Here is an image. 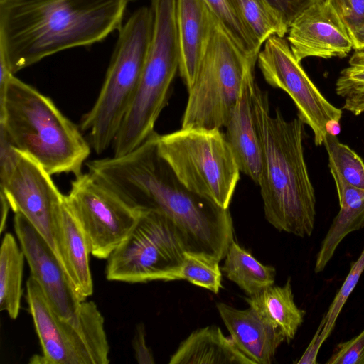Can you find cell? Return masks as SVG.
Returning a JSON list of instances; mask_svg holds the SVG:
<instances>
[{
  "label": "cell",
  "mask_w": 364,
  "mask_h": 364,
  "mask_svg": "<svg viewBox=\"0 0 364 364\" xmlns=\"http://www.w3.org/2000/svg\"><path fill=\"white\" fill-rule=\"evenodd\" d=\"M19 151L0 124V181H4L14 168Z\"/></svg>",
  "instance_id": "33"
},
{
  "label": "cell",
  "mask_w": 364,
  "mask_h": 364,
  "mask_svg": "<svg viewBox=\"0 0 364 364\" xmlns=\"http://www.w3.org/2000/svg\"><path fill=\"white\" fill-rule=\"evenodd\" d=\"M323 144L332 176L364 189V162L361 158L349 146L340 142L336 136L327 134Z\"/></svg>",
  "instance_id": "27"
},
{
  "label": "cell",
  "mask_w": 364,
  "mask_h": 364,
  "mask_svg": "<svg viewBox=\"0 0 364 364\" xmlns=\"http://www.w3.org/2000/svg\"><path fill=\"white\" fill-rule=\"evenodd\" d=\"M350 36L364 21V0H325Z\"/></svg>",
  "instance_id": "31"
},
{
  "label": "cell",
  "mask_w": 364,
  "mask_h": 364,
  "mask_svg": "<svg viewBox=\"0 0 364 364\" xmlns=\"http://www.w3.org/2000/svg\"><path fill=\"white\" fill-rule=\"evenodd\" d=\"M341 208H345L364 197V189L354 187L341 178L333 177Z\"/></svg>",
  "instance_id": "36"
},
{
  "label": "cell",
  "mask_w": 364,
  "mask_h": 364,
  "mask_svg": "<svg viewBox=\"0 0 364 364\" xmlns=\"http://www.w3.org/2000/svg\"><path fill=\"white\" fill-rule=\"evenodd\" d=\"M13 75L6 59L0 54V99L4 96L7 84Z\"/></svg>",
  "instance_id": "38"
},
{
  "label": "cell",
  "mask_w": 364,
  "mask_h": 364,
  "mask_svg": "<svg viewBox=\"0 0 364 364\" xmlns=\"http://www.w3.org/2000/svg\"><path fill=\"white\" fill-rule=\"evenodd\" d=\"M154 132L119 156L86 163L88 172L131 208L166 215L181 233L187 251L223 259L234 240L229 209L188 188L161 155Z\"/></svg>",
  "instance_id": "1"
},
{
  "label": "cell",
  "mask_w": 364,
  "mask_h": 364,
  "mask_svg": "<svg viewBox=\"0 0 364 364\" xmlns=\"http://www.w3.org/2000/svg\"><path fill=\"white\" fill-rule=\"evenodd\" d=\"M159 149L183 184L228 209L240 171L220 129L181 128L159 135Z\"/></svg>",
  "instance_id": "8"
},
{
  "label": "cell",
  "mask_w": 364,
  "mask_h": 364,
  "mask_svg": "<svg viewBox=\"0 0 364 364\" xmlns=\"http://www.w3.org/2000/svg\"><path fill=\"white\" fill-rule=\"evenodd\" d=\"M324 340L320 337L318 331L316 330L312 340L311 341L304 354L296 362L297 364H316L318 353Z\"/></svg>",
  "instance_id": "37"
},
{
  "label": "cell",
  "mask_w": 364,
  "mask_h": 364,
  "mask_svg": "<svg viewBox=\"0 0 364 364\" xmlns=\"http://www.w3.org/2000/svg\"><path fill=\"white\" fill-rule=\"evenodd\" d=\"M14 226L32 276L55 312L69 319L76 314L82 299L69 281L46 240L21 213H16Z\"/></svg>",
  "instance_id": "14"
},
{
  "label": "cell",
  "mask_w": 364,
  "mask_h": 364,
  "mask_svg": "<svg viewBox=\"0 0 364 364\" xmlns=\"http://www.w3.org/2000/svg\"><path fill=\"white\" fill-rule=\"evenodd\" d=\"M27 301L42 348V355L30 363L46 364H107L109 347L104 318L93 301L81 302L69 319L53 309L40 285L30 275L26 281Z\"/></svg>",
  "instance_id": "9"
},
{
  "label": "cell",
  "mask_w": 364,
  "mask_h": 364,
  "mask_svg": "<svg viewBox=\"0 0 364 364\" xmlns=\"http://www.w3.org/2000/svg\"><path fill=\"white\" fill-rule=\"evenodd\" d=\"M216 307L237 349L254 364L272 363L277 348L285 341L283 333L251 307L237 309L222 302Z\"/></svg>",
  "instance_id": "17"
},
{
  "label": "cell",
  "mask_w": 364,
  "mask_h": 364,
  "mask_svg": "<svg viewBox=\"0 0 364 364\" xmlns=\"http://www.w3.org/2000/svg\"><path fill=\"white\" fill-rule=\"evenodd\" d=\"M336 92L344 100V109L355 115L364 112V50H355L341 71Z\"/></svg>",
  "instance_id": "29"
},
{
  "label": "cell",
  "mask_w": 364,
  "mask_h": 364,
  "mask_svg": "<svg viewBox=\"0 0 364 364\" xmlns=\"http://www.w3.org/2000/svg\"><path fill=\"white\" fill-rule=\"evenodd\" d=\"M170 364H254L216 326L193 331L171 357Z\"/></svg>",
  "instance_id": "20"
},
{
  "label": "cell",
  "mask_w": 364,
  "mask_h": 364,
  "mask_svg": "<svg viewBox=\"0 0 364 364\" xmlns=\"http://www.w3.org/2000/svg\"><path fill=\"white\" fill-rule=\"evenodd\" d=\"M0 124L14 146L51 176L82 173L90 143L50 97L14 75L0 99Z\"/></svg>",
  "instance_id": "4"
},
{
  "label": "cell",
  "mask_w": 364,
  "mask_h": 364,
  "mask_svg": "<svg viewBox=\"0 0 364 364\" xmlns=\"http://www.w3.org/2000/svg\"><path fill=\"white\" fill-rule=\"evenodd\" d=\"M364 271V248L359 258L352 264L350 272L334 297L318 327L319 335L326 340L333 330L336 321L349 296L357 285Z\"/></svg>",
  "instance_id": "30"
},
{
  "label": "cell",
  "mask_w": 364,
  "mask_h": 364,
  "mask_svg": "<svg viewBox=\"0 0 364 364\" xmlns=\"http://www.w3.org/2000/svg\"><path fill=\"white\" fill-rule=\"evenodd\" d=\"M0 198H1V226L0 230L1 232H3L5 229L7 216L9 213V208L11 206L5 197V196L0 192Z\"/></svg>",
  "instance_id": "40"
},
{
  "label": "cell",
  "mask_w": 364,
  "mask_h": 364,
  "mask_svg": "<svg viewBox=\"0 0 364 364\" xmlns=\"http://www.w3.org/2000/svg\"><path fill=\"white\" fill-rule=\"evenodd\" d=\"M51 176L34 159L20 151L14 168L0 181V192L13 211L21 213L35 227L57 257L56 220L65 195Z\"/></svg>",
  "instance_id": "13"
},
{
  "label": "cell",
  "mask_w": 364,
  "mask_h": 364,
  "mask_svg": "<svg viewBox=\"0 0 364 364\" xmlns=\"http://www.w3.org/2000/svg\"><path fill=\"white\" fill-rule=\"evenodd\" d=\"M264 44L257 61L264 80L290 96L298 117L312 129L315 144L322 145L327 134L326 124L332 119L340 122L341 109L330 103L310 80L287 39L274 35Z\"/></svg>",
  "instance_id": "12"
},
{
  "label": "cell",
  "mask_w": 364,
  "mask_h": 364,
  "mask_svg": "<svg viewBox=\"0 0 364 364\" xmlns=\"http://www.w3.org/2000/svg\"><path fill=\"white\" fill-rule=\"evenodd\" d=\"M287 40L299 62L309 57H345L353 48L346 28L326 1L309 6L291 22Z\"/></svg>",
  "instance_id": "15"
},
{
  "label": "cell",
  "mask_w": 364,
  "mask_h": 364,
  "mask_svg": "<svg viewBox=\"0 0 364 364\" xmlns=\"http://www.w3.org/2000/svg\"><path fill=\"white\" fill-rule=\"evenodd\" d=\"M257 58L245 55L215 18L182 119L183 129L225 127Z\"/></svg>",
  "instance_id": "7"
},
{
  "label": "cell",
  "mask_w": 364,
  "mask_h": 364,
  "mask_svg": "<svg viewBox=\"0 0 364 364\" xmlns=\"http://www.w3.org/2000/svg\"><path fill=\"white\" fill-rule=\"evenodd\" d=\"M323 1L324 0H268L272 6L282 14L289 27L303 11Z\"/></svg>",
  "instance_id": "34"
},
{
  "label": "cell",
  "mask_w": 364,
  "mask_h": 364,
  "mask_svg": "<svg viewBox=\"0 0 364 364\" xmlns=\"http://www.w3.org/2000/svg\"><path fill=\"white\" fill-rule=\"evenodd\" d=\"M128 0H0V54L14 75L119 29Z\"/></svg>",
  "instance_id": "2"
},
{
  "label": "cell",
  "mask_w": 364,
  "mask_h": 364,
  "mask_svg": "<svg viewBox=\"0 0 364 364\" xmlns=\"http://www.w3.org/2000/svg\"><path fill=\"white\" fill-rule=\"evenodd\" d=\"M326 129L327 134L337 136L341 132L339 121L333 119L328 121L326 124Z\"/></svg>",
  "instance_id": "41"
},
{
  "label": "cell",
  "mask_w": 364,
  "mask_h": 364,
  "mask_svg": "<svg viewBox=\"0 0 364 364\" xmlns=\"http://www.w3.org/2000/svg\"><path fill=\"white\" fill-rule=\"evenodd\" d=\"M350 38L353 49L364 50V21L350 35Z\"/></svg>",
  "instance_id": "39"
},
{
  "label": "cell",
  "mask_w": 364,
  "mask_h": 364,
  "mask_svg": "<svg viewBox=\"0 0 364 364\" xmlns=\"http://www.w3.org/2000/svg\"><path fill=\"white\" fill-rule=\"evenodd\" d=\"M327 364H364V329L352 339L340 343Z\"/></svg>",
  "instance_id": "32"
},
{
  "label": "cell",
  "mask_w": 364,
  "mask_h": 364,
  "mask_svg": "<svg viewBox=\"0 0 364 364\" xmlns=\"http://www.w3.org/2000/svg\"><path fill=\"white\" fill-rule=\"evenodd\" d=\"M221 26L247 56L257 58L262 46L242 20L232 0H204Z\"/></svg>",
  "instance_id": "26"
},
{
  "label": "cell",
  "mask_w": 364,
  "mask_h": 364,
  "mask_svg": "<svg viewBox=\"0 0 364 364\" xmlns=\"http://www.w3.org/2000/svg\"><path fill=\"white\" fill-rule=\"evenodd\" d=\"M57 257L82 299L93 293L89 264L90 251L85 233L65 200L56 220Z\"/></svg>",
  "instance_id": "19"
},
{
  "label": "cell",
  "mask_w": 364,
  "mask_h": 364,
  "mask_svg": "<svg viewBox=\"0 0 364 364\" xmlns=\"http://www.w3.org/2000/svg\"><path fill=\"white\" fill-rule=\"evenodd\" d=\"M240 15L257 42L262 46L272 36L284 37L289 26L268 0H232Z\"/></svg>",
  "instance_id": "24"
},
{
  "label": "cell",
  "mask_w": 364,
  "mask_h": 364,
  "mask_svg": "<svg viewBox=\"0 0 364 364\" xmlns=\"http://www.w3.org/2000/svg\"><path fill=\"white\" fill-rule=\"evenodd\" d=\"M364 228V197L345 208H340L317 254L314 271L324 269L342 240L351 232Z\"/></svg>",
  "instance_id": "25"
},
{
  "label": "cell",
  "mask_w": 364,
  "mask_h": 364,
  "mask_svg": "<svg viewBox=\"0 0 364 364\" xmlns=\"http://www.w3.org/2000/svg\"><path fill=\"white\" fill-rule=\"evenodd\" d=\"M249 306L264 320L279 330L289 343L301 325L305 311L296 305L291 279L282 287L271 285L245 298Z\"/></svg>",
  "instance_id": "21"
},
{
  "label": "cell",
  "mask_w": 364,
  "mask_h": 364,
  "mask_svg": "<svg viewBox=\"0 0 364 364\" xmlns=\"http://www.w3.org/2000/svg\"><path fill=\"white\" fill-rule=\"evenodd\" d=\"M25 256L14 237L6 233L0 249V310L16 319L22 296V279Z\"/></svg>",
  "instance_id": "23"
},
{
  "label": "cell",
  "mask_w": 364,
  "mask_h": 364,
  "mask_svg": "<svg viewBox=\"0 0 364 364\" xmlns=\"http://www.w3.org/2000/svg\"><path fill=\"white\" fill-rule=\"evenodd\" d=\"M219 260L210 255L186 251L176 280H186L218 294L222 288V273Z\"/></svg>",
  "instance_id": "28"
},
{
  "label": "cell",
  "mask_w": 364,
  "mask_h": 364,
  "mask_svg": "<svg viewBox=\"0 0 364 364\" xmlns=\"http://www.w3.org/2000/svg\"><path fill=\"white\" fill-rule=\"evenodd\" d=\"M135 358L139 364L154 363V356L146 343L145 328L143 323L137 325L132 341Z\"/></svg>",
  "instance_id": "35"
},
{
  "label": "cell",
  "mask_w": 364,
  "mask_h": 364,
  "mask_svg": "<svg viewBox=\"0 0 364 364\" xmlns=\"http://www.w3.org/2000/svg\"><path fill=\"white\" fill-rule=\"evenodd\" d=\"M215 18L204 0H176L178 71L187 90L194 82Z\"/></svg>",
  "instance_id": "18"
},
{
  "label": "cell",
  "mask_w": 364,
  "mask_h": 364,
  "mask_svg": "<svg viewBox=\"0 0 364 364\" xmlns=\"http://www.w3.org/2000/svg\"><path fill=\"white\" fill-rule=\"evenodd\" d=\"M152 9L141 6L119 29L104 82L80 129L100 154L111 144L134 96L143 71L153 30Z\"/></svg>",
  "instance_id": "5"
},
{
  "label": "cell",
  "mask_w": 364,
  "mask_h": 364,
  "mask_svg": "<svg viewBox=\"0 0 364 364\" xmlns=\"http://www.w3.org/2000/svg\"><path fill=\"white\" fill-rule=\"evenodd\" d=\"M186 251L181 233L166 215L144 210L107 259L106 277L132 284L176 280Z\"/></svg>",
  "instance_id": "10"
},
{
  "label": "cell",
  "mask_w": 364,
  "mask_h": 364,
  "mask_svg": "<svg viewBox=\"0 0 364 364\" xmlns=\"http://www.w3.org/2000/svg\"><path fill=\"white\" fill-rule=\"evenodd\" d=\"M255 65L249 68L239 95L225 126V136L240 172L258 184L262 152L254 115V93L257 85Z\"/></svg>",
  "instance_id": "16"
},
{
  "label": "cell",
  "mask_w": 364,
  "mask_h": 364,
  "mask_svg": "<svg viewBox=\"0 0 364 364\" xmlns=\"http://www.w3.org/2000/svg\"><path fill=\"white\" fill-rule=\"evenodd\" d=\"M65 201L85 233L90 254L98 259L110 256L141 213L126 204L89 172L71 181Z\"/></svg>",
  "instance_id": "11"
},
{
  "label": "cell",
  "mask_w": 364,
  "mask_h": 364,
  "mask_svg": "<svg viewBox=\"0 0 364 364\" xmlns=\"http://www.w3.org/2000/svg\"><path fill=\"white\" fill-rule=\"evenodd\" d=\"M254 115L262 164L258 186L264 217L274 228L299 237L311 235L316 196L304 159V123L287 120L279 109L270 112L269 97L257 85Z\"/></svg>",
  "instance_id": "3"
},
{
  "label": "cell",
  "mask_w": 364,
  "mask_h": 364,
  "mask_svg": "<svg viewBox=\"0 0 364 364\" xmlns=\"http://www.w3.org/2000/svg\"><path fill=\"white\" fill-rule=\"evenodd\" d=\"M224 259L221 271L247 296L257 294L274 283L275 268L262 264L234 240Z\"/></svg>",
  "instance_id": "22"
},
{
  "label": "cell",
  "mask_w": 364,
  "mask_h": 364,
  "mask_svg": "<svg viewBox=\"0 0 364 364\" xmlns=\"http://www.w3.org/2000/svg\"><path fill=\"white\" fill-rule=\"evenodd\" d=\"M176 0H151L153 30L141 78L113 141L114 156L126 154L155 131L178 70Z\"/></svg>",
  "instance_id": "6"
}]
</instances>
